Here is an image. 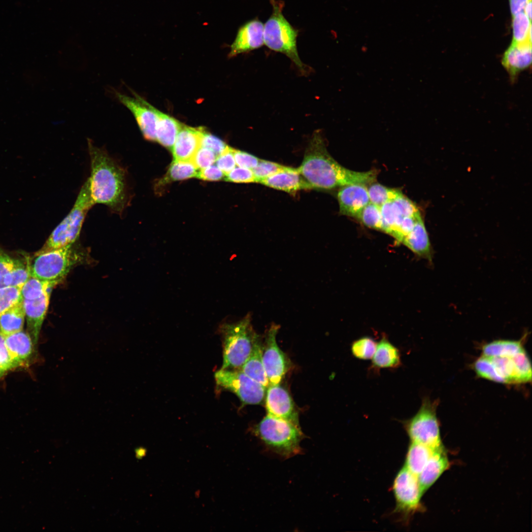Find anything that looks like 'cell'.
I'll return each mask as SVG.
<instances>
[{
    "label": "cell",
    "mask_w": 532,
    "mask_h": 532,
    "mask_svg": "<svg viewBox=\"0 0 532 532\" xmlns=\"http://www.w3.org/2000/svg\"><path fill=\"white\" fill-rule=\"evenodd\" d=\"M435 449H432L421 443L411 442L406 453L404 466L418 476Z\"/></svg>",
    "instance_id": "83f0119b"
},
{
    "label": "cell",
    "mask_w": 532,
    "mask_h": 532,
    "mask_svg": "<svg viewBox=\"0 0 532 532\" xmlns=\"http://www.w3.org/2000/svg\"><path fill=\"white\" fill-rule=\"evenodd\" d=\"M298 170L311 189L331 190L353 184H367L376 179L377 171H353L337 163L328 153L322 134L316 131L305 149Z\"/></svg>",
    "instance_id": "6da1fadb"
},
{
    "label": "cell",
    "mask_w": 532,
    "mask_h": 532,
    "mask_svg": "<svg viewBox=\"0 0 532 532\" xmlns=\"http://www.w3.org/2000/svg\"><path fill=\"white\" fill-rule=\"evenodd\" d=\"M13 266V259L0 247V288L5 287L4 284V278L11 270Z\"/></svg>",
    "instance_id": "bcb514c9"
},
{
    "label": "cell",
    "mask_w": 532,
    "mask_h": 532,
    "mask_svg": "<svg viewBox=\"0 0 532 532\" xmlns=\"http://www.w3.org/2000/svg\"><path fill=\"white\" fill-rule=\"evenodd\" d=\"M396 502L394 511L400 514L405 521L415 513L423 509L418 476L404 466L396 475L393 484Z\"/></svg>",
    "instance_id": "8fae6325"
},
{
    "label": "cell",
    "mask_w": 532,
    "mask_h": 532,
    "mask_svg": "<svg viewBox=\"0 0 532 532\" xmlns=\"http://www.w3.org/2000/svg\"><path fill=\"white\" fill-rule=\"evenodd\" d=\"M266 186L289 193H295L304 189H311L299 174L298 168H286L259 182Z\"/></svg>",
    "instance_id": "ffe728a7"
},
{
    "label": "cell",
    "mask_w": 532,
    "mask_h": 532,
    "mask_svg": "<svg viewBox=\"0 0 532 532\" xmlns=\"http://www.w3.org/2000/svg\"><path fill=\"white\" fill-rule=\"evenodd\" d=\"M214 377L218 387L235 394L243 405L259 404L265 398L266 389L240 369L221 368Z\"/></svg>",
    "instance_id": "30bf717a"
},
{
    "label": "cell",
    "mask_w": 532,
    "mask_h": 532,
    "mask_svg": "<svg viewBox=\"0 0 532 532\" xmlns=\"http://www.w3.org/2000/svg\"><path fill=\"white\" fill-rule=\"evenodd\" d=\"M25 317L22 299L0 316V334L5 337L22 331Z\"/></svg>",
    "instance_id": "4316f807"
},
{
    "label": "cell",
    "mask_w": 532,
    "mask_h": 532,
    "mask_svg": "<svg viewBox=\"0 0 532 532\" xmlns=\"http://www.w3.org/2000/svg\"><path fill=\"white\" fill-rule=\"evenodd\" d=\"M532 63V43L511 42L505 51L501 64L514 81L519 73L528 68Z\"/></svg>",
    "instance_id": "d6986e66"
},
{
    "label": "cell",
    "mask_w": 532,
    "mask_h": 532,
    "mask_svg": "<svg viewBox=\"0 0 532 532\" xmlns=\"http://www.w3.org/2000/svg\"><path fill=\"white\" fill-rule=\"evenodd\" d=\"M512 39L515 43H532V20L524 12L512 16Z\"/></svg>",
    "instance_id": "1f68e13d"
},
{
    "label": "cell",
    "mask_w": 532,
    "mask_h": 532,
    "mask_svg": "<svg viewBox=\"0 0 532 532\" xmlns=\"http://www.w3.org/2000/svg\"><path fill=\"white\" fill-rule=\"evenodd\" d=\"M369 370L378 373L381 369H397L402 365L399 349L385 335L377 343Z\"/></svg>",
    "instance_id": "603a6c76"
},
{
    "label": "cell",
    "mask_w": 532,
    "mask_h": 532,
    "mask_svg": "<svg viewBox=\"0 0 532 532\" xmlns=\"http://www.w3.org/2000/svg\"><path fill=\"white\" fill-rule=\"evenodd\" d=\"M216 155L210 150L200 146L191 161L198 169H202L211 166L216 160Z\"/></svg>",
    "instance_id": "ab89813d"
},
{
    "label": "cell",
    "mask_w": 532,
    "mask_h": 532,
    "mask_svg": "<svg viewBox=\"0 0 532 532\" xmlns=\"http://www.w3.org/2000/svg\"><path fill=\"white\" fill-rule=\"evenodd\" d=\"M234 149L227 146L226 149L219 155L215 162L218 166L225 175L235 167V161L233 155Z\"/></svg>",
    "instance_id": "60d3db41"
},
{
    "label": "cell",
    "mask_w": 532,
    "mask_h": 532,
    "mask_svg": "<svg viewBox=\"0 0 532 532\" xmlns=\"http://www.w3.org/2000/svg\"><path fill=\"white\" fill-rule=\"evenodd\" d=\"M233 155L235 164L238 166L251 169L257 166L260 160L251 154L234 149Z\"/></svg>",
    "instance_id": "ee69618b"
},
{
    "label": "cell",
    "mask_w": 532,
    "mask_h": 532,
    "mask_svg": "<svg viewBox=\"0 0 532 532\" xmlns=\"http://www.w3.org/2000/svg\"><path fill=\"white\" fill-rule=\"evenodd\" d=\"M4 338L6 348L16 366H25L32 356L34 345L29 334L21 331Z\"/></svg>",
    "instance_id": "cb8c5ba5"
},
{
    "label": "cell",
    "mask_w": 532,
    "mask_h": 532,
    "mask_svg": "<svg viewBox=\"0 0 532 532\" xmlns=\"http://www.w3.org/2000/svg\"><path fill=\"white\" fill-rule=\"evenodd\" d=\"M486 357L480 367L482 378L503 384L531 382L532 366L525 349L512 356Z\"/></svg>",
    "instance_id": "ba28073f"
},
{
    "label": "cell",
    "mask_w": 532,
    "mask_h": 532,
    "mask_svg": "<svg viewBox=\"0 0 532 532\" xmlns=\"http://www.w3.org/2000/svg\"><path fill=\"white\" fill-rule=\"evenodd\" d=\"M157 115L156 141L171 149L182 124L157 109Z\"/></svg>",
    "instance_id": "484cf974"
},
{
    "label": "cell",
    "mask_w": 532,
    "mask_h": 532,
    "mask_svg": "<svg viewBox=\"0 0 532 532\" xmlns=\"http://www.w3.org/2000/svg\"><path fill=\"white\" fill-rule=\"evenodd\" d=\"M204 129L182 125L171 148L174 160L191 161L200 147Z\"/></svg>",
    "instance_id": "e0dca14e"
},
{
    "label": "cell",
    "mask_w": 532,
    "mask_h": 532,
    "mask_svg": "<svg viewBox=\"0 0 532 532\" xmlns=\"http://www.w3.org/2000/svg\"><path fill=\"white\" fill-rule=\"evenodd\" d=\"M218 332L223 347L222 369H240L260 336L253 329L250 313L236 322L220 324Z\"/></svg>",
    "instance_id": "3957f363"
},
{
    "label": "cell",
    "mask_w": 532,
    "mask_h": 532,
    "mask_svg": "<svg viewBox=\"0 0 532 532\" xmlns=\"http://www.w3.org/2000/svg\"><path fill=\"white\" fill-rule=\"evenodd\" d=\"M286 167L275 162L260 159L257 166L252 170L257 182L259 183L260 180L285 169Z\"/></svg>",
    "instance_id": "74e56055"
},
{
    "label": "cell",
    "mask_w": 532,
    "mask_h": 532,
    "mask_svg": "<svg viewBox=\"0 0 532 532\" xmlns=\"http://www.w3.org/2000/svg\"><path fill=\"white\" fill-rule=\"evenodd\" d=\"M226 181L235 183L257 182L252 169L241 167H234L225 176Z\"/></svg>",
    "instance_id": "f35d334b"
},
{
    "label": "cell",
    "mask_w": 532,
    "mask_h": 532,
    "mask_svg": "<svg viewBox=\"0 0 532 532\" xmlns=\"http://www.w3.org/2000/svg\"><path fill=\"white\" fill-rule=\"evenodd\" d=\"M51 292L32 299H23L27 320L28 333L34 345L37 344L40 330L48 309Z\"/></svg>",
    "instance_id": "ac0fdd59"
},
{
    "label": "cell",
    "mask_w": 532,
    "mask_h": 532,
    "mask_svg": "<svg viewBox=\"0 0 532 532\" xmlns=\"http://www.w3.org/2000/svg\"><path fill=\"white\" fill-rule=\"evenodd\" d=\"M22 300L20 289L10 286L0 288V316L8 308Z\"/></svg>",
    "instance_id": "8d00e7d4"
},
{
    "label": "cell",
    "mask_w": 532,
    "mask_h": 532,
    "mask_svg": "<svg viewBox=\"0 0 532 532\" xmlns=\"http://www.w3.org/2000/svg\"><path fill=\"white\" fill-rule=\"evenodd\" d=\"M262 347L261 338L259 336L254 344L250 355L240 369L266 389L269 383L263 365Z\"/></svg>",
    "instance_id": "d4e9b609"
},
{
    "label": "cell",
    "mask_w": 532,
    "mask_h": 532,
    "mask_svg": "<svg viewBox=\"0 0 532 532\" xmlns=\"http://www.w3.org/2000/svg\"><path fill=\"white\" fill-rule=\"evenodd\" d=\"M525 349L521 340H497L485 344L482 355L488 357L514 356Z\"/></svg>",
    "instance_id": "f546056e"
},
{
    "label": "cell",
    "mask_w": 532,
    "mask_h": 532,
    "mask_svg": "<svg viewBox=\"0 0 532 532\" xmlns=\"http://www.w3.org/2000/svg\"><path fill=\"white\" fill-rule=\"evenodd\" d=\"M530 0H508L510 12L513 16L524 12L525 7Z\"/></svg>",
    "instance_id": "7dc6e473"
},
{
    "label": "cell",
    "mask_w": 532,
    "mask_h": 532,
    "mask_svg": "<svg viewBox=\"0 0 532 532\" xmlns=\"http://www.w3.org/2000/svg\"><path fill=\"white\" fill-rule=\"evenodd\" d=\"M265 399L267 414L299 425L294 401L288 392L280 384H269Z\"/></svg>",
    "instance_id": "5bb4252c"
},
{
    "label": "cell",
    "mask_w": 532,
    "mask_h": 532,
    "mask_svg": "<svg viewBox=\"0 0 532 532\" xmlns=\"http://www.w3.org/2000/svg\"><path fill=\"white\" fill-rule=\"evenodd\" d=\"M524 12L532 20V0H530L526 5Z\"/></svg>",
    "instance_id": "c3c4849f"
},
{
    "label": "cell",
    "mask_w": 532,
    "mask_h": 532,
    "mask_svg": "<svg viewBox=\"0 0 532 532\" xmlns=\"http://www.w3.org/2000/svg\"><path fill=\"white\" fill-rule=\"evenodd\" d=\"M358 219L366 226L381 231L382 217L380 207L369 202L362 209Z\"/></svg>",
    "instance_id": "d590c367"
},
{
    "label": "cell",
    "mask_w": 532,
    "mask_h": 532,
    "mask_svg": "<svg viewBox=\"0 0 532 532\" xmlns=\"http://www.w3.org/2000/svg\"><path fill=\"white\" fill-rule=\"evenodd\" d=\"M94 204L91 196L88 178L82 186L69 213L53 230L43 247L35 253L73 244L79 235L88 211Z\"/></svg>",
    "instance_id": "8992f818"
},
{
    "label": "cell",
    "mask_w": 532,
    "mask_h": 532,
    "mask_svg": "<svg viewBox=\"0 0 532 532\" xmlns=\"http://www.w3.org/2000/svg\"><path fill=\"white\" fill-rule=\"evenodd\" d=\"M377 342L369 336H364L354 340L351 345L352 355L362 360L372 359L376 348Z\"/></svg>",
    "instance_id": "e575fe53"
},
{
    "label": "cell",
    "mask_w": 532,
    "mask_h": 532,
    "mask_svg": "<svg viewBox=\"0 0 532 532\" xmlns=\"http://www.w3.org/2000/svg\"><path fill=\"white\" fill-rule=\"evenodd\" d=\"M17 367L5 344L4 338L0 334V378L8 371Z\"/></svg>",
    "instance_id": "7bdbcfd3"
},
{
    "label": "cell",
    "mask_w": 532,
    "mask_h": 532,
    "mask_svg": "<svg viewBox=\"0 0 532 532\" xmlns=\"http://www.w3.org/2000/svg\"><path fill=\"white\" fill-rule=\"evenodd\" d=\"M30 277V259H13V267L5 277L4 284L5 287H15L21 289Z\"/></svg>",
    "instance_id": "4dcf8cb0"
},
{
    "label": "cell",
    "mask_w": 532,
    "mask_h": 532,
    "mask_svg": "<svg viewBox=\"0 0 532 532\" xmlns=\"http://www.w3.org/2000/svg\"><path fill=\"white\" fill-rule=\"evenodd\" d=\"M279 328L277 324L271 325L266 332L262 347L263 362L269 384H280L289 366L286 356L276 341Z\"/></svg>",
    "instance_id": "7c38bea8"
},
{
    "label": "cell",
    "mask_w": 532,
    "mask_h": 532,
    "mask_svg": "<svg viewBox=\"0 0 532 532\" xmlns=\"http://www.w3.org/2000/svg\"><path fill=\"white\" fill-rule=\"evenodd\" d=\"M77 252L72 244L35 253L33 258L30 259L31 276L55 286L63 281L79 261Z\"/></svg>",
    "instance_id": "52a82bcc"
},
{
    "label": "cell",
    "mask_w": 532,
    "mask_h": 532,
    "mask_svg": "<svg viewBox=\"0 0 532 532\" xmlns=\"http://www.w3.org/2000/svg\"><path fill=\"white\" fill-rule=\"evenodd\" d=\"M132 93V96H129L115 91V95L119 102L133 114L144 137L155 141L157 109L134 92Z\"/></svg>",
    "instance_id": "4fadbf2b"
},
{
    "label": "cell",
    "mask_w": 532,
    "mask_h": 532,
    "mask_svg": "<svg viewBox=\"0 0 532 532\" xmlns=\"http://www.w3.org/2000/svg\"><path fill=\"white\" fill-rule=\"evenodd\" d=\"M367 191L370 202L379 207L395 200L402 195L399 190L390 188L379 183L371 185Z\"/></svg>",
    "instance_id": "d6a6232c"
},
{
    "label": "cell",
    "mask_w": 532,
    "mask_h": 532,
    "mask_svg": "<svg viewBox=\"0 0 532 532\" xmlns=\"http://www.w3.org/2000/svg\"><path fill=\"white\" fill-rule=\"evenodd\" d=\"M227 146L223 141L204 130L201 139L200 146L209 149L218 156Z\"/></svg>",
    "instance_id": "b9f144b4"
},
{
    "label": "cell",
    "mask_w": 532,
    "mask_h": 532,
    "mask_svg": "<svg viewBox=\"0 0 532 532\" xmlns=\"http://www.w3.org/2000/svg\"><path fill=\"white\" fill-rule=\"evenodd\" d=\"M54 286L51 283L31 276L21 289V295L22 299H36L47 292H51Z\"/></svg>",
    "instance_id": "836d02e7"
},
{
    "label": "cell",
    "mask_w": 532,
    "mask_h": 532,
    "mask_svg": "<svg viewBox=\"0 0 532 532\" xmlns=\"http://www.w3.org/2000/svg\"><path fill=\"white\" fill-rule=\"evenodd\" d=\"M365 185L353 184L341 188L337 194L340 214L358 218L362 209L370 202Z\"/></svg>",
    "instance_id": "2e32d148"
},
{
    "label": "cell",
    "mask_w": 532,
    "mask_h": 532,
    "mask_svg": "<svg viewBox=\"0 0 532 532\" xmlns=\"http://www.w3.org/2000/svg\"><path fill=\"white\" fill-rule=\"evenodd\" d=\"M254 432L269 449L282 457L288 458L300 452L303 434L299 425L267 414Z\"/></svg>",
    "instance_id": "277c9868"
},
{
    "label": "cell",
    "mask_w": 532,
    "mask_h": 532,
    "mask_svg": "<svg viewBox=\"0 0 532 532\" xmlns=\"http://www.w3.org/2000/svg\"><path fill=\"white\" fill-rule=\"evenodd\" d=\"M437 403L436 400L424 398L417 412L411 418L402 421L411 442L421 443L432 449L442 446L436 416Z\"/></svg>",
    "instance_id": "9c48e42d"
},
{
    "label": "cell",
    "mask_w": 532,
    "mask_h": 532,
    "mask_svg": "<svg viewBox=\"0 0 532 532\" xmlns=\"http://www.w3.org/2000/svg\"><path fill=\"white\" fill-rule=\"evenodd\" d=\"M91 176V196L95 204L102 203L113 212L123 213L130 200L126 171L106 152L88 139Z\"/></svg>",
    "instance_id": "7a4b0ae2"
},
{
    "label": "cell",
    "mask_w": 532,
    "mask_h": 532,
    "mask_svg": "<svg viewBox=\"0 0 532 532\" xmlns=\"http://www.w3.org/2000/svg\"><path fill=\"white\" fill-rule=\"evenodd\" d=\"M263 23L259 19L250 20L238 29L231 45L229 57L260 48L264 44Z\"/></svg>",
    "instance_id": "9a60e30c"
},
{
    "label": "cell",
    "mask_w": 532,
    "mask_h": 532,
    "mask_svg": "<svg viewBox=\"0 0 532 532\" xmlns=\"http://www.w3.org/2000/svg\"><path fill=\"white\" fill-rule=\"evenodd\" d=\"M198 168L191 161L174 160L167 172L158 182L157 186L162 187L172 181L197 177Z\"/></svg>",
    "instance_id": "f1b7e54d"
},
{
    "label": "cell",
    "mask_w": 532,
    "mask_h": 532,
    "mask_svg": "<svg viewBox=\"0 0 532 532\" xmlns=\"http://www.w3.org/2000/svg\"><path fill=\"white\" fill-rule=\"evenodd\" d=\"M225 175L218 166H210L199 171L197 177L206 181H218L225 177Z\"/></svg>",
    "instance_id": "f6af8a7d"
},
{
    "label": "cell",
    "mask_w": 532,
    "mask_h": 532,
    "mask_svg": "<svg viewBox=\"0 0 532 532\" xmlns=\"http://www.w3.org/2000/svg\"><path fill=\"white\" fill-rule=\"evenodd\" d=\"M449 467V462L442 446L434 450L427 464L418 476L420 489L424 494Z\"/></svg>",
    "instance_id": "44dd1931"
},
{
    "label": "cell",
    "mask_w": 532,
    "mask_h": 532,
    "mask_svg": "<svg viewBox=\"0 0 532 532\" xmlns=\"http://www.w3.org/2000/svg\"><path fill=\"white\" fill-rule=\"evenodd\" d=\"M401 243L418 257L432 262V250L421 215L417 219L412 230L403 238Z\"/></svg>",
    "instance_id": "7402d4cb"
},
{
    "label": "cell",
    "mask_w": 532,
    "mask_h": 532,
    "mask_svg": "<svg viewBox=\"0 0 532 532\" xmlns=\"http://www.w3.org/2000/svg\"><path fill=\"white\" fill-rule=\"evenodd\" d=\"M272 13L264 26V44L270 49L288 57L302 73L306 67L298 54L297 39L298 31L283 14L284 3L280 0H270Z\"/></svg>",
    "instance_id": "5b68a950"
}]
</instances>
